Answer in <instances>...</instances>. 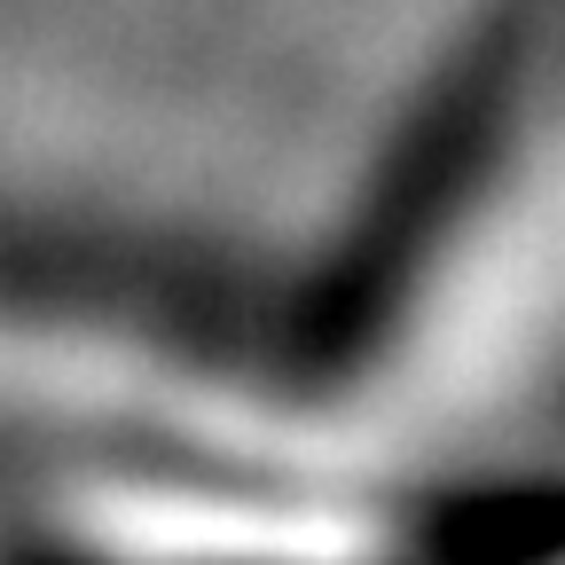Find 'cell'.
I'll use <instances>...</instances> for the list:
<instances>
[{
	"instance_id": "cell-2",
	"label": "cell",
	"mask_w": 565,
	"mask_h": 565,
	"mask_svg": "<svg viewBox=\"0 0 565 565\" xmlns=\"http://www.w3.org/2000/svg\"><path fill=\"white\" fill-rule=\"evenodd\" d=\"M0 565H17V550H9V534H0Z\"/></svg>"
},
{
	"instance_id": "cell-1",
	"label": "cell",
	"mask_w": 565,
	"mask_h": 565,
	"mask_svg": "<svg viewBox=\"0 0 565 565\" xmlns=\"http://www.w3.org/2000/svg\"><path fill=\"white\" fill-rule=\"evenodd\" d=\"M299 433L282 385H236L196 353H158L87 315L0 291V448L63 456L110 440H275ZM307 440V433H299Z\"/></svg>"
}]
</instances>
